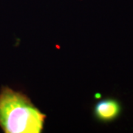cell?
<instances>
[{
  "mask_svg": "<svg viewBox=\"0 0 133 133\" xmlns=\"http://www.w3.org/2000/svg\"><path fill=\"white\" fill-rule=\"evenodd\" d=\"M46 115L28 97L8 87L0 93V126L7 133H39Z\"/></svg>",
  "mask_w": 133,
  "mask_h": 133,
  "instance_id": "obj_1",
  "label": "cell"
},
{
  "mask_svg": "<svg viewBox=\"0 0 133 133\" xmlns=\"http://www.w3.org/2000/svg\"><path fill=\"white\" fill-rule=\"evenodd\" d=\"M121 105L115 99L100 101L95 106L94 114L95 118L101 121L108 122L118 117L121 113Z\"/></svg>",
  "mask_w": 133,
  "mask_h": 133,
  "instance_id": "obj_2",
  "label": "cell"
}]
</instances>
